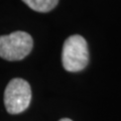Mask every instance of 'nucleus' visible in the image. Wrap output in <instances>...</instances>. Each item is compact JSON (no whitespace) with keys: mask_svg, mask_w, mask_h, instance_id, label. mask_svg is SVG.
<instances>
[{"mask_svg":"<svg viewBox=\"0 0 121 121\" xmlns=\"http://www.w3.org/2000/svg\"><path fill=\"white\" fill-rule=\"evenodd\" d=\"M62 62L68 72H79L85 69L89 63V51L87 41L81 35H71L63 47Z\"/></svg>","mask_w":121,"mask_h":121,"instance_id":"1","label":"nucleus"},{"mask_svg":"<svg viewBox=\"0 0 121 121\" xmlns=\"http://www.w3.org/2000/svg\"><path fill=\"white\" fill-rule=\"evenodd\" d=\"M60 121H72V120H71V119H68V118H64V119L60 120Z\"/></svg>","mask_w":121,"mask_h":121,"instance_id":"5","label":"nucleus"},{"mask_svg":"<svg viewBox=\"0 0 121 121\" xmlns=\"http://www.w3.org/2000/svg\"><path fill=\"white\" fill-rule=\"evenodd\" d=\"M27 6L37 12H48L54 9L59 0H22Z\"/></svg>","mask_w":121,"mask_h":121,"instance_id":"4","label":"nucleus"},{"mask_svg":"<svg viewBox=\"0 0 121 121\" xmlns=\"http://www.w3.org/2000/svg\"><path fill=\"white\" fill-rule=\"evenodd\" d=\"M32 37L24 31L0 35V56L7 60H20L32 50Z\"/></svg>","mask_w":121,"mask_h":121,"instance_id":"2","label":"nucleus"},{"mask_svg":"<svg viewBox=\"0 0 121 121\" xmlns=\"http://www.w3.org/2000/svg\"><path fill=\"white\" fill-rule=\"evenodd\" d=\"M30 100L31 89L26 81L16 78L8 83L4 92V104L8 113H21L29 106Z\"/></svg>","mask_w":121,"mask_h":121,"instance_id":"3","label":"nucleus"}]
</instances>
